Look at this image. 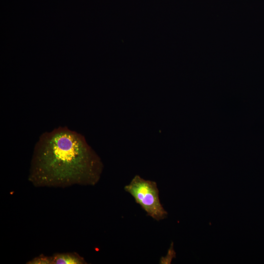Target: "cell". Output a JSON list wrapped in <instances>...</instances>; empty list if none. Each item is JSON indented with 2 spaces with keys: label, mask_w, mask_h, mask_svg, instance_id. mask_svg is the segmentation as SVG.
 <instances>
[{
  "label": "cell",
  "mask_w": 264,
  "mask_h": 264,
  "mask_svg": "<svg viewBox=\"0 0 264 264\" xmlns=\"http://www.w3.org/2000/svg\"><path fill=\"white\" fill-rule=\"evenodd\" d=\"M103 164L84 137L67 128L44 133L35 148L28 180L35 187L94 186Z\"/></svg>",
  "instance_id": "obj_1"
},
{
  "label": "cell",
  "mask_w": 264,
  "mask_h": 264,
  "mask_svg": "<svg viewBox=\"0 0 264 264\" xmlns=\"http://www.w3.org/2000/svg\"><path fill=\"white\" fill-rule=\"evenodd\" d=\"M124 189L153 219L158 221L167 217L168 212L160 202L156 182L135 175Z\"/></svg>",
  "instance_id": "obj_2"
},
{
  "label": "cell",
  "mask_w": 264,
  "mask_h": 264,
  "mask_svg": "<svg viewBox=\"0 0 264 264\" xmlns=\"http://www.w3.org/2000/svg\"><path fill=\"white\" fill-rule=\"evenodd\" d=\"M51 257L52 264H86L85 259L76 252L54 254Z\"/></svg>",
  "instance_id": "obj_3"
},
{
  "label": "cell",
  "mask_w": 264,
  "mask_h": 264,
  "mask_svg": "<svg viewBox=\"0 0 264 264\" xmlns=\"http://www.w3.org/2000/svg\"><path fill=\"white\" fill-rule=\"evenodd\" d=\"M27 264H52L51 256L41 254L26 263Z\"/></svg>",
  "instance_id": "obj_4"
}]
</instances>
